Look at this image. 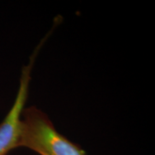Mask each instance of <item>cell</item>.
Here are the masks:
<instances>
[{
    "label": "cell",
    "instance_id": "cell-2",
    "mask_svg": "<svg viewBox=\"0 0 155 155\" xmlns=\"http://www.w3.org/2000/svg\"><path fill=\"white\" fill-rule=\"evenodd\" d=\"M42 45V42H40L38 47L34 50L28 65L22 68L19 86L15 102L7 116L0 124V155H7L11 150L18 147L21 117L28 97L31 73L35 58Z\"/></svg>",
    "mask_w": 155,
    "mask_h": 155
},
{
    "label": "cell",
    "instance_id": "cell-1",
    "mask_svg": "<svg viewBox=\"0 0 155 155\" xmlns=\"http://www.w3.org/2000/svg\"><path fill=\"white\" fill-rule=\"evenodd\" d=\"M18 147L40 155H87L79 145L58 132L47 114L35 106L23 109Z\"/></svg>",
    "mask_w": 155,
    "mask_h": 155
}]
</instances>
